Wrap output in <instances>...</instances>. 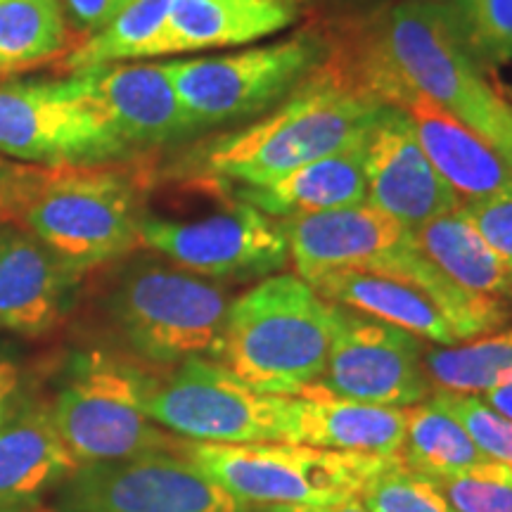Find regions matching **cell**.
<instances>
[{"label":"cell","instance_id":"obj_42","mask_svg":"<svg viewBox=\"0 0 512 512\" xmlns=\"http://www.w3.org/2000/svg\"><path fill=\"white\" fill-rule=\"evenodd\" d=\"M292 3H299V0H292Z\"/></svg>","mask_w":512,"mask_h":512},{"label":"cell","instance_id":"obj_2","mask_svg":"<svg viewBox=\"0 0 512 512\" xmlns=\"http://www.w3.org/2000/svg\"><path fill=\"white\" fill-rule=\"evenodd\" d=\"M140 190L117 164L15 169L0 188V216L86 275L140 245Z\"/></svg>","mask_w":512,"mask_h":512},{"label":"cell","instance_id":"obj_34","mask_svg":"<svg viewBox=\"0 0 512 512\" xmlns=\"http://www.w3.org/2000/svg\"><path fill=\"white\" fill-rule=\"evenodd\" d=\"M69 27L91 36L119 17L133 0H60Z\"/></svg>","mask_w":512,"mask_h":512},{"label":"cell","instance_id":"obj_28","mask_svg":"<svg viewBox=\"0 0 512 512\" xmlns=\"http://www.w3.org/2000/svg\"><path fill=\"white\" fill-rule=\"evenodd\" d=\"M425 370L432 389L484 394L512 377V330L465 339V344L425 349Z\"/></svg>","mask_w":512,"mask_h":512},{"label":"cell","instance_id":"obj_17","mask_svg":"<svg viewBox=\"0 0 512 512\" xmlns=\"http://www.w3.org/2000/svg\"><path fill=\"white\" fill-rule=\"evenodd\" d=\"M105 107L128 150L174 145L202 131L159 64H105L76 72Z\"/></svg>","mask_w":512,"mask_h":512},{"label":"cell","instance_id":"obj_38","mask_svg":"<svg viewBox=\"0 0 512 512\" xmlns=\"http://www.w3.org/2000/svg\"><path fill=\"white\" fill-rule=\"evenodd\" d=\"M12 174V166H8L5 162H0V188H3L5 181H8Z\"/></svg>","mask_w":512,"mask_h":512},{"label":"cell","instance_id":"obj_20","mask_svg":"<svg viewBox=\"0 0 512 512\" xmlns=\"http://www.w3.org/2000/svg\"><path fill=\"white\" fill-rule=\"evenodd\" d=\"M406 422V408L339 399L318 384L292 396V444L401 460Z\"/></svg>","mask_w":512,"mask_h":512},{"label":"cell","instance_id":"obj_23","mask_svg":"<svg viewBox=\"0 0 512 512\" xmlns=\"http://www.w3.org/2000/svg\"><path fill=\"white\" fill-rule=\"evenodd\" d=\"M311 287L325 302L384 320L439 347L458 344L456 332L437 304L408 280L370 271H335L318 278Z\"/></svg>","mask_w":512,"mask_h":512},{"label":"cell","instance_id":"obj_39","mask_svg":"<svg viewBox=\"0 0 512 512\" xmlns=\"http://www.w3.org/2000/svg\"><path fill=\"white\" fill-rule=\"evenodd\" d=\"M505 306H508V313H510V318H512V290L508 292V297H505Z\"/></svg>","mask_w":512,"mask_h":512},{"label":"cell","instance_id":"obj_41","mask_svg":"<svg viewBox=\"0 0 512 512\" xmlns=\"http://www.w3.org/2000/svg\"><path fill=\"white\" fill-rule=\"evenodd\" d=\"M0 512H34V510H0Z\"/></svg>","mask_w":512,"mask_h":512},{"label":"cell","instance_id":"obj_4","mask_svg":"<svg viewBox=\"0 0 512 512\" xmlns=\"http://www.w3.org/2000/svg\"><path fill=\"white\" fill-rule=\"evenodd\" d=\"M377 50L415 91L494 145L512 162V105L467 53L446 5L403 0L370 29Z\"/></svg>","mask_w":512,"mask_h":512},{"label":"cell","instance_id":"obj_9","mask_svg":"<svg viewBox=\"0 0 512 512\" xmlns=\"http://www.w3.org/2000/svg\"><path fill=\"white\" fill-rule=\"evenodd\" d=\"M145 413L185 441H292V396L259 392L214 358H190L164 377H152Z\"/></svg>","mask_w":512,"mask_h":512},{"label":"cell","instance_id":"obj_29","mask_svg":"<svg viewBox=\"0 0 512 512\" xmlns=\"http://www.w3.org/2000/svg\"><path fill=\"white\" fill-rule=\"evenodd\" d=\"M446 8L477 62L498 67L512 60V0H451Z\"/></svg>","mask_w":512,"mask_h":512},{"label":"cell","instance_id":"obj_22","mask_svg":"<svg viewBox=\"0 0 512 512\" xmlns=\"http://www.w3.org/2000/svg\"><path fill=\"white\" fill-rule=\"evenodd\" d=\"M297 15L292 0H171L157 57L245 46L292 27Z\"/></svg>","mask_w":512,"mask_h":512},{"label":"cell","instance_id":"obj_36","mask_svg":"<svg viewBox=\"0 0 512 512\" xmlns=\"http://www.w3.org/2000/svg\"><path fill=\"white\" fill-rule=\"evenodd\" d=\"M479 396H482V399L489 403L494 411H498L508 420H512V377L501 384H496V387L486 389V392Z\"/></svg>","mask_w":512,"mask_h":512},{"label":"cell","instance_id":"obj_24","mask_svg":"<svg viewBox=\"0 0 512 512\" xmlns=\"http://www.w3.org/2000/svg\"><path fill=\"white\" fill-rule=\"evenodd\" d=\"M411 233L415 247L451 283L467 292L484 294V297H508L512 290V273L458 209L411 230Z\"/></svg>","mask_w":512,"mask_h":512},{"label":"cell","instance_id":"obj_12","mask_svg":"<svg viewBox=\"0 0 512 512\" xmlns=\"http://www.w3.org/2000/svg\"><path fill=\"white\" fill-rule=\"evenodd\" d=\"M57 512H249L178 451L79 465L55 491Z\"/></svg>","mask_w":512,"mask_h":512},{"label":"cell","instance_id":"obj_11","mask_svg":"<svg viewBox=\"0 0 512 512\" xmlns=\"http://www.w3.org/2000/svg\"><path fill=\"white\" fill-rule=\"evenodd\" d=\"M138 235L140 245L209 280H264L283 273L290 261L283 223L233 195L214 211L195 216L143 209Z\"/></svg>","mask_w":512,"mask_h":512},{"label":"cell","instance_id":"obj_18","mask_svg":"<svg viewBox=\"0 0 512 512\" xmlns=\"http://www.w3.org/2000/svg\"><path fill=\"white\" fill-rule=\"evenodd\" d=\"M387 105L408 114L415 138L439 176L451 185L460 204L479 200L512 183V162L472 128L441 110L437 102L399 79L389 91Z\"/></svg>","mask_w":512,"mask_h":512},{"label":"cell","instance_id":"obj_13","mask_svg":"<svg viewBox=\"0 0 512 512\" xmlns=\"http://www.w3.org/2000/svg\"><path fill=\"white\" fill-rule=\"evenodd\" d=\"M330 309L332 342L318 387L339 399L392 408H411L432 394L427 347L418 335L347 306Z\"/></svg>","mask_w":512,"mask_h":512},{"label":"cell","instance_id":"obj_35","mask_svg":"<svg viewBox=\"0 0 512 512\" xmlns=\"http://www.w3.org/2000/svg\"><path fill=\"white\" fill-rule=\"evenodd\" d=\"M24 387L27 377L22 361L10 349L0 347V425L24 401Z\"/></svg>","mask_w":512,"mask_h":512},{"label":"cell","instance_id":"obj_26","mask_svg":"<svg viewBox=\"0 0 512 512\" xmlns=\"http://www.w3.org/2000/svg\"><path fill=\"white\" fill-rule=\"evenodd\" d=\"M60 0H0V72H19L67 50Z\"/></svg>","mask_w":512,"mask_h":512},{"label":"cell","instance_id":"obj_10","mask_svg":"<svg viewBox=\"0 0 512 512\" xmlns=\"http://www.w3.org/2000/svg\"><path fill=\"white\" fill-rule=\"evenodd\" d=\"M330 53L325 36L302 34L230 55L162 62L197 126L238 124L273 110Z\"/></svg>","mask_w":512,"mask_h":512},{"label":"cell","instance_id":"obj_21","mask_svg":"<svg viewBox=\"0 0 512 512\" xmlns=\"http://www.w3.org/2000/svg\"><path fill=\"white\" fill-rule=\"evenodd\" d=\"M366 140L368 136L266 185H221L235 200L264 211L273 219L358 207L368 200Z\"/></svg>","mask_w":512,"mask_h":512},{"label":"cell","instance_id":"obj_3","mask_svg":"<svg viewBox=\"0 0 512 512\" xmlns=\"http://www.w3.org/2000/svg\"><path fill=\"white\" fill-rule=\"evenodd\" d=\"M332 342V309L297 273H275L230 302L219 361L264 394L318 384Z\"/></svg>","mask_w":512,"mask_h":512},{"label":"cell","instance_id":"obj_16","mask_svg":"<svg viewBox=\"0 0 512 512\" xmlns=\"http://www.w3.org/2000/svg\"><path fill=\"white\" fill-rule=\"evenodd\" d=\"M83 273L15 223L0 226V332L38 337L62 323Z\"/></svg>","mask_w":512,"mask_h":512},{"label":"cell","instance_id":"obj_33","mask_svg":"<svg viewBox=\"0 0 512 512\" xmlns=\"http://www.w3.org/2000/svg\"><path fill=\"white\" fill-rule=\"evenodd\" d=\"M458 211L512 273V183L479 200L463 202Z\"/></svg>","mask_w":512,"mask_h":512},{"label":"cell","instance_id":"obj_30","mask_svg":"<svg viewBox=\"0 0 512 512\" xmlns=\"http://www.w3.org/2000/svg\"><path fill=\"white\" fill-rule=\"evenodd\" d=\"M368 512H458L434 479L394 460L356 496Z\"/></svg>","mask_w":512,"mask_h":512},{"label":"cell","instance_id":"obj_15","mask_svg":"<svg viewBox=\"0 0 512 512\" xmlns=\"http://www.w3.org/2000/svg\"><path fill=\"white\" fill-rule=\"evenodd\" d=\"M278 221L283 223L294 271L309 285L335 271H375L413 235L370 204Z\"/></svg>","mask_w":512,"mask_h":512},{"label":"cell","instance_id":"obj_7","mask_svg":"<svg viewBox=\"0 0 512 512\" xmlns=\"http://www.w3.org/2000/svg\"><path fill=\"white\" fill-rule=\"evenodd\" d=\"M150 382L152 375L107 351H86L69 361L50 413L76 463L176 451L178 441L145 413Z\"/></svg>","mask_w":512,"mask_h":512},{"label":"cell","instance_id":"obj_31","mask_svg":"<svg viewBox=\"0 0 512 512\" xmlns=\"http://www.w3.org/2000/svg\"><path fill=\"white\" fill-rule=\"evenodd\" d=\"M434 484L458 512H512L510 465L484 460L458 475L434 477Z\"/></svg>","mask_w":512,"mask_h":512},{"label":"cell","instance_id":"obj_8","mask_svg":"<svg viewBox=\"0 0 512 512\" xmlns=\"http://www.w3.org/2000/svg\"><path fill=\"white\" fill-rule=\"evenodd\" d=\"M0 155L38 166L119 164L133 157L81 74L0 83Z\"/></svg>","mask_w":512,"mask_h":512},{"label":"cell","instance_id":"obj_27","mask_svg":"<svg viewBox=\"0 0 512 512\" xmlns=\"http://www.w3.org/2000/svg\"><path fill=\"white\" fill-rule=\"evenodd\" d=\"M169 8L171 0H133L105 29L95 31L79 48H74L64 60V67L76 74L124 60L157 57Z\"/></svg>","mask_w":512,"mask_h":512},{"label":"cell","instance_id":"obj_5","mask_svg":"<svg viewBox=\"0 0 512 512\" xmlns=\"http://www.w3.org/2000/svg\"><path fill=\"white\" fill-rule=\"evenodd\" d=\"M233 299L219 280L157 259L131 261L107 294V313L140 358L178 366L190 358L219 361Z\"/></svg>","mask_w":512,"mask_h":512},{"label":"cell","instance_id":"obj_25","mask_svg":"<svg viewBox=\"0 0 512 512\" xmlns=\"http://www.w3.org/2000/svg\"><path fill=\"white\" fill-rule=\"evenodd\" d=\"M406 441H403L401 463L427 477L458 475L484 463V453L475 446L465 427L439 406L432 396L406 408Z\"/></svg>","mask_w":512,"mask_h":512},{"label":"cell","instance_id":"obj_40","mask_svg":"<svg viewBox=\"0 0 512 512\" xmlns=\"http://www.w3.org/2000/svg\"><path fill=\"white\" fill-rule=\"evenodd\" d=\"M422 3H437V5H448L451 0H422Z\"/></svg>","mask_w":512,"mask_h":512},{"label":"cell","instance_id":"obj_37","mask_svg":"<svg viewBox=\"0 0 512 512\" xmlns=\"http://www.w3.org/2000/svg\"><path fill=\"white\" fill-rule=\"evenodd\" d=\"M261 512H368L358 498L335 505H290V508H264Z\"/></svg>","mask_w":512,"mask_h":512},{"label":"cell","instance_id":"obj_19","mask_svg":"<svg viewBox=\"0 0 512 512\" xmlns=\"http://www.w3.org/2000/svg\"><path fill=\"white\" fill-rule=\"evenodd\" d=\"M76 467L50 403L24 399L0 425V510H34Z\"/></svg>","mask_w":512,"mask_h":512},{"label":"cell","instance_id":"obj_1","mask_svg":"<svg viewBox=\"0 0 512 512\" xmlns=\"http://www.w3.org/2000/svg\"><path fill=\"white\" fill-rule=\"evenodd\" d=\"M382 107L361 86L347 55L330 48L271 114L202 143L181 169L223 185H266L366 138Z\"/></svg>","mask_w":512,"mask_h":512},{"label":"cell","instance_id":"obj_32","mask_svg":"<svg viewBox=\"0 0 512 512\" xmlns=\"http://www.w3.org/2000/svg\"><path fill=\"white\" fill-rule=\"evenodd\" d=\"M430 396L465 427L484 458L512 467V420L494 411L479 394L432 389Z\"/></svg>","mask_w":512,"mask_h":512},{"label":"cell","instance_id":"obj_6","mask_svg":"<svg viewBox=\"0 0 512 512\" xmlns=\"http://www.w3.org/2000/svg\"><path fill=\"white\" fill-rule=\"evenodd\" d=\"M178 453L249 508L335 505L356 498L394 460L330 451L292 441L202 444L178 441Z\"/></svg>","mask_w":512,"mask_h":512},{"label":"cell","instance_id":"obj_14","mask_svg":"<svg viewBox=\"0 0 512 512\" xmlns=\"http://www.w3.org/2000/svg\"><path fill=\"white\" fill-rule=\"evenodd\" d=\"M366 204L415 230L460 207L415 138L408 114L384 105L366 140Z\"/></svg>","mask_w":512,"mask_h":512}]
</instances>
